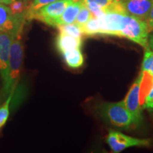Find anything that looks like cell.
Segmentation results:
<instances>
[{
	"label": "cell",
	"instance_id": "22",
	"mask_svg": "<svg viewBox=\"0 0 153 153\" xmlns=\"http://www.w3.org/2000/svg\"><path fill=\"white\" fill-rule=\"evenodd\" d=\"M28 6L26 1H22V0H16L14 2L9 4V8L12 14H22L27 9Z\"/></svg>",
	"mask_w": 153,
	"mask_h": 153
},
{
	"label": "cell",
	"instance_id": "14",
	"mask_svg": "<svg viewBox=\"0 0 153 153\" xmlns=\"http://www.w3.org/2000/svg\"><path fill=\"white\" fill-rule=\"evenodd\" d=\"M62 55L66 64L70 68L76 69L82 66L84 63V57L80 48H74L66 51L61 53Z\"/></svg>",
	"mask_w": 153,
	"mask_h": 153
},
{
	"label": "cell",
	"instance_id": "1",
	"mask_svg": "<svg viewBox=\"0 0 153 153\" xmlns=\"http://www.w3.org/2000/svg\"><path fill=\"white\" fill-rule=\"evenodd\" d=\"M98 111L105 121L116 127L128 129L133 125V118L126 108L123 101L102 103L99 106Z\"/></svg>",
	"mask_w": 153,
	"mask_h": 153
},
{
	"label": "cell",
	"instance_id": "3",
	"mask_svg": "<svg viewBox=\"0 0 153 153\" xmlns=\"http://www.w3.org/2000/svg\"><path fill=\"white\" fill-rule=\"evenodd\" d=\"M26 20V11L22 14H12L9 7L0 4V30L19 37Z\"/></svg>",
	"mask_w": 153,
	"mask_h": 153
},
{
	"label": "cell",
	"instance_id": "8",
	"mask_svg": "<svg viewBox=\"0 0 153 153\" xmlns=\"http://www.w3.org/2000/svg\"><path fill=\"white\" fill-rule=\"evenodd\" d=\"M142 74H140L137 79L135 80L133 85L131 86L128 92L124 99L123 102L128 111L131 115L133 118V125L135 126H140L143 121L142 108L140 105V85Z\"/></svg>",
	"mask_w": 153,
	"mask_h": 153
},
{
	"label": "cell",
	"instance_id": "27",
	"mask_svg": "<svg viewBox=\"0 0 153 153\" xmlns=\"http://www.w3.org/2000/svg\"><path fill=\"white\" fill-rule=\"evenodd\" d=\"M16 0H0V4H10L14 2Z\"/></svg>",
	"mask_w": 153,
	"mask_h": 153
},
{
	"label": "cell",
	"instance_id": "18",
	"mask_svg": "<svg viewBox=\"0 0 153 153\" xmlns=\"http://www.w3.org/2000/svg\"><path fill=\"white\" fill-rule=\"evenodd\" d=\"M55 1H57V0H33L27 7V9L26 11V20H32L33 19V16L36 11H38L44 6Z\"/></svg>",
	"mask_w": 153,
	"mask_h": 153
},
{
	"label": "cell",
	"instance_id": "7",
	"mask_svg": "<svg viewBox=\"0 0 153 153\" xmlns=\"http://www.w3.org/2000/svg\"><path fill=\"white\" fill-rule=\"evenodd\" d=\"M73 1L74 0H57L50 3L36 11L33 16V19H37L51 26H55V21Z\"/></svg>",
	"mask_w": 153,
	"mask_h": 153
},
{
	"label": "cell",
	"instance_id": "16",
	"mask_svg": "<svg viewBox=\"0 0 153 153\" xmlns=\"http://www.w3.org/2000/svg\"><path fill=\"white\" fill-rule=\"evenodd\" d=\"M83 34L87 36L101 35V24L98 18L93 16L82 27Z\"/></svg>",
	"mask_w": 153,
	"mask_h": 153
},
{
	"label": "cell",
	"instance_id": "10",
	"mask_svg": "<svg viewBox=\"0 0 153 153\" xmlns=\"http://www.w3.org/2000/svg\"><path fill=\"white\" fill-rule=\"evenodd\" d=\"M127 15L146 20L153 5V0H121Z\"/></svg>",
	"mask_w": 153,
	"mask_h": 153
},
{
	"label": "cell",
	"instance_id": "9",
	"mask_svg": "<svg viewBox=\"0 0 153 153\" xmlns=\"http://www.w3.org/2000/svg\"><path fill=\"white\" fill-rule=\"evenodd\" d=\"M125 15L116 12H106L104 16L99 18L101 35L120 37Z\"/></svg>",
	"mask_w": 153,
	"mask_h": 153
},
{
	"label": "cell",
	"instance_id": "6",
	"mask_svg": "<svg viewBox=\"0 0 153 153\" xmlns=\"http://www.w3.org/2000/svg\"><path fill=\"white\" fill-rule=\"evenodd\" d=\"M106 142L113 152H120L131 147H147L150 144L149 140L135 138L114 130L108 131Z\"/></svg>",
	"mask_w": 153,
	"mask_h": 153
},
{
	"label": "cell",
	"instance_id": "13",
	"mask_svg": "<svg viewBox=\"0 0 153 153\" xmlns=\"http://www.w3.org/2000/svg\"><path fill=\"white\" fill-rule=\"evenodd\" d=\"M83 3H94L100 6L106 12H116L126 14L121 0H80Z\"/></svg>",
	"mask_w": 153,
	"mask_h": 153
},
{
	"label": "cell",
	"instance_id": "19",
	"mask_svg": "<svg viewBox=\"0 0 153 153\" xmlns=\"http://www.w3.org/2000/svg\"><path fill=\"white\" fill-rule=\"evenodd\" d=\"M15 89H11L9 92V97L7 98V101H5L4 104L0 107V129L5 125L6 122L7 121L9 116V113H10V104L11 101L12 99L13 94H14Z\"/></svg>",
	"mask_w": 153,
	"mask_h": 153
},
{
	"label": "cell",
	"instance_id": "5",
	"mask_svg": "<svg viewBox=\"0 0 153 153\" xmlns=\"http://www.w3.org/2000/svg\"><path fill=\"white\" fill-rule=\"evenodd\" d=\"M14 38L12 34L0 30V74L4 94L9 93V57L11 45Z\"/></svg>",
	"mask_w": 153,
	"mask_h": 153
},
{
	"label": "cell",
	"instance_id": "4",
	"mask_svg": "<svg viewBox=\"0 0 153 153\" xmlns=\"http://www.w3.org/2000/svg\"><path fill=\"white\" fill-rule=\"evenodd\" d=\"M24 59V47L19 37L15 38L11 45L9 57V92L15 89L20 78Z\"/></svg>",
	"mask_w": 153,
	"mask_h": 153
},
{
	"label": "cell",
	"instance_id": "2",
	"mask_svg": "<svg viewBox=\"0 0 153 153\" xmlns=\"http://www.w3.org/2000/svg\"><path fill=\"white\" fill-rule=\"evenodd\" d=\"M149 33L146 21L130 15H125L120 37L128 38L148 50Z\"/></svg>",
	"mask_w": 153,
	"mask_h": 153
},
{
	"label": "cell",
	"instance_id": "26",
	"mask_svg": "<svg viewBox=\"0 0 153 153\" xmlns=\"http://www.w3.org/2000/svg\"><path fill=\"white\" fill-rule=\"evenodd\" d=\"M148 48L153 51V33L149 36L148 38Z\"/></svg>",
	"mask_w": 153,
	"mask_h": 153
},
{
	"label": "cell",
	"instance_id": "23",
	"mask_svg": "<svg viewBox=\"0 0 153 153\" xmlns=\"http://www.w3.org/2000/svg\"><path fill=\"white\" fill-rule=\"evenodd\" d=\"M85 4L87 6L88 9L90 10L93 16L96 17V18H101V17L104 16L105 14H106V11L102 7L94 3H86Z\"/></svg>",
	"mask_w": 153,
	"mask_h": 153
},
{
	"label": "cell",
	"instance_id": "15",
	"mask_svg": "<svg viewBox=\"0 0 153 153\" xmlns=\"http://www.w3.org/2000/svg\"><path fill=\"white\" fill-rule=\"evenodd\" d=\"M141 74H142V78L140 85L139 99L140 105L142 108L145 103V98L153 85V75L149 72L143 71V70L141 72Z\"/></svg>",
	"mask_w": 153,
	"mask_h": 153
},
{
	"label": "cell",
	"instance_id": "28",
	"mask_svg": "<svg viewBox=\"0 0 153 153\" xmlns=\"http://www.w3.org/2000/svg\"><path fill=\"white\" fill-rule=\"evenodd\" d=\"M24 1H26V2H27V1H28V0H24Z\"/></svg>",
	"mask_w": 153,
	"mask_h": 153
},
{
	"label": "cell",
	"instance_id": "20",
	"mask_svg": "<svg viewBox=\"0 0 153 153\" xmlns=\"http://www.w3.org/2000/svg\"><path fill=\"white\" fill-rule=\"evenodd\" d=\"M93 16H94L92 14H91L90 10H89L87 6L83 3L79 14H78L75 21H74V23H75L76 24H77L78 26H79L80 27H82V26H84V25H85L89 19L92 18Z\"/></svg>",
	"mask_w": 153,
	"mask_h": 153
},
{
	"label": "cell",
	"instance_id": "11",
	"mask_svg": "<svg viewBox=\"0 0 153 153\" xmlns=\"http://www.w3.org/2000/svg\"><path fill=\"white\" fill-rule=\"evenodd\" d=\"M82 4L83 2L80 0H74L72 3H70L67 7L62 15L55 21V27L59 25L74 23L82 8Z\"/></svg>",
	"mask_w": 153,
	"mask_h": 153
},
{
	"label": "cell",
	"instance_id": "21",
	"mask_svg": "<svg viewBox=\"0 0 153 153\" xmlns=\"http://www.w3.org/2000/svg\"><path fill=\"white\" fill-rule=\"evenodd\" d=\"M143 71L149 72L153 75V51L150 49L145 51L142 63Z\"/></svg>",
	"mask_w": 153,
	"mask_h": 153
},
{
	"label": "cell",
	"instance_id": "12",
	"mask_svg": "<svg viewBox=\"0 0 153 153\" xmlns=\"http://www.w3.org/2000/svg\"><path fill=\"white\" fill-rule=\"evenodd\" d=\"M55 45L57 51L62 53L69 50L80 48L82 45V39L60 33L56 38Z\"/></svg>",
	"mask_w": 153,
	"mask_h": 153
},
{
	"label": "cell",
	"instance_id": "17",
	"mask_svg": "<svg viewBox=\"0 0 153 153\" xmlns=\"http://www.w3.org/2000/svg\"><path fill=\"white\" fill-rule=\"evenodd\" d=\"M57 27L60 30V33L67 34V35L71 36L72 37L82 38V35H83L81 27L74 22L69 24L59 25Z\"/></svg>",
	"mask_w": 153,
	"mask_h": 153
},
{
	"label": "cell",
	"instance_id": "25",
	"mask_svg": "<svg viewBox=\"0 0 153 153\" xmlns=\"http://www.w3.org/2000/svg\"><path fill=\"white\" fill-rule=\"evenodd\" d=\"M145 21H146L147 24H148L149 32L150 33V32L153 31V5L150 11V14H149L148 18Z\"/></svg>",
	"mask_w": 153,
	"mask_h": 153
},
{
	"label": "cell",
	"instance_id": "24",
	"mask_svg": "<svg viewBox=\"0 0 153 153\" xmlns=\"http://www.w3.org/2000/svg\"><path fill=\"white\" fill-rule=\"evenodd\" d=\"M143 108H146L149 111H153V85L149 91L148 94L145 98V103L143 106Z\"/></svg>",
	"mask_w": 153,
	"mask_h": 153
}]
</instances>
